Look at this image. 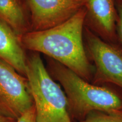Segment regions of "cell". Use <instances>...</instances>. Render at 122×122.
Segmentation results:
<instances>
[{
	"mask_svg": "<svg viewBox=\"0 0 122 122\" xmlns=\"http://www.w3.org/2000/svg\"><path fill=\"white\" fill-rule=\"evenodd\" d=\"M0 20L18 36L30 31V18L20 0H0Z\"/></svg>",
	"mask_w": 122,
	"mask_h": 122,
	"instance_id": "9c48e42d",
	"label": "cell"
},
{
	"mask_svg": "<svg viewBox=\"0 0 122 122\" xmlns=\"http://www.w3.org/2000/svg\"><path fill=\"white\" fill-rule=\"evenodd\" d=\"M47 70L63 87L72 120L82 121L94 111L122 110V97L110 88L90 83L72 70L49 58Z\"/></svg>",
	"mask_w": 122,
	"mask_h": 122,
	"instance_id": "7a4b0ae2",
	"label": "cell"
},
{
	"mask_svg": "<svg viewBox=\"0 0 122 122\" xmlns=\"http://www.w3.org/2000/svg\"><path fill=\"white\" fill-rule=\"evenodd\" d=\"M85 18L86 10L83 7L60 25L40 31H29L18 37L25 50L43 53L90 82L94 70L84 46Z\"/></svg>",
	"mask_w": 122,
	"mask_h": 122,
	"instance_id": "6da1fadb",
	"label": "cell"
},
{
	"mask_svg": "<svg viewBox=\"0 0 122 122\" xmlns=\"http://www.w3.org/2000/svg\"><path fill=\"white\" fill-rule=\"evenodd\" d=\"M27 56L25 77L35 107L37 122H73L66 96L50 75L40 53Z\"/></svg>",
	"mask_w": 122,
	"mask_h": 122,
	"instance_id": "3957f363",
	"label": "cell"
},
{
	"mask_svg": "<svg viewBox=\"0 0 122 122\" xmlns=\"http://www.w3.org/2000/svg\"><path fill=\"white\" fill-rule=\"evenodd\" d=\"M30 31L50 29L65 22L83 7L81 0H26Z\"/></svg>",
	"mask_w": 122,
	"mask_h": 122,
	"instance_id": "8992f818",
	"label": "cell"
},
{
	"mask_svg": "<svg viewBox=\"0 0 122 122\" xmlns=\"http://www.w3.org/2000/svg\"><path fill=\"white\" fill-rule=\"evenodd\" d=\"M86 10L90 26L101 37L110 41L116 39L117 10L115 0H81Z\"/></svg>",
	"mask_w": 122,
	"mask_h": 122,
	"instance_id": "52a82bcc",
	"label": "cell"
},
{
	"mask_svg": "<svg viewBox=\"0 0 122 122\" xmlns=\"http://www.w3.org/2000/svg\"><path fill=\"white\" fill-rule=\"evenodd\" d=\"M25 50L18 35L0 20V59L25 77L27 55Z\"/></svg>",
	"mask_w": 122,
	"mask_h": 122,
	"instance_id": "ba28073f",
	"label": "cell"
},
{
	"mask_svg": "<svg viewBox=\"0 0 122 122\" xmlns=\"http://www.w3.org/2000/svg\"><path fill=\"white\" fill-rule=\"evenodd\" d=\"M17 120L0 115V122H16Z\"/></svg>",
	"mask_w": 122,
	"mask_h": 122,
	"instance_id": "4fadbf2b",
	"label": "cell"
},
{
	"mask_svg": "<svg viewBox=\"0 0 122 122\" xmlns=\"http://www.w3.org/2000/svg\"><path fill=\"white\" fill-rule=\"evenodd\" d=\"M117 10V21L116 32L122 43V0H115Z\"/></svg>",
	"mask_w": 122,
	"mask_h": 122,
	"instance_id": "8fae6325",
	"label": "cell"
},
{
	"mask_svg": "<svg viewBox=\"0 0 122 122\" xmlns=\"http://www.w3.org/2000/svg\"><path fill=\"white\" fill-rule=\"evenodd\" d=\"M33 105L27 77L0 59V115L17 120Z\"/></svg>",
	"mask_w": 122,
	"mask_h": 122,
	"instance_id": "277c9868",
	"label": "cell"
},
{
	"mask_svg": "<svg viewBox=\"0 0 122 122\" xmlns=\"http://www.w3.org/2000/svg\"><path fill=\"white\" fill-rule=\"evenodd\" d=\"M84 33L88 53L95 65L93 84H112L122 89V50L89 29L86 28Z\"/></svg>",
	"mask_w": 122,
	"mask_h": 122,
	"instance_id": "5b68a950",
	"label": "cell"
},
{
	"mask_svg": "<svg viewBox=\"0 0 122 122\" xmlns=\"http://www.w3.org/2000/svg\"><path fill=\"white\" fill-rule=\"evenodd\" d=\"M16 122H37L34 105L18 119Z\"/></svg>",
	"mask_w": 122,
	"mask_h": 122,
	"instance_id": "7c38bea8",
	"label": "cell"
},
{
	"mask_svg": "<svg viewBox=\"0 0 122 122\" xmlns=\"http://www.w3.org/2000/svg\"><path fill=\"white\" fill-rule=\"evenodd\" d=\"M79 122H122V110L112 112L94 111Z\"/></svg>",
	"mask_w": 122,
	"mask_h": 122,
	"instance_id": "30bf717a",
	"label": "cell"
}]
</instances>
